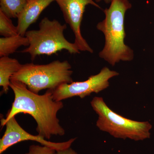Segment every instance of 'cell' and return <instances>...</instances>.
Here are the masks:
<instances>
[{
  "label": "cell",
  "instance_id": "obj_18",
  "mask_svg": "<svg viewBox=\"0 0 154 154\" xmlns=\"http://www.w3.org/2000/svg\"><path fill=\"white\" fill-rule=\"evenodd\" d=\"M27 1H28H28H30V0H27Z\"/></svg>",
  "mask_w": 154,
  "mask_h": 154
},
{
  "label": "cell",
  "instance_id": "obj_14",
  "mask_svg": "<svg viewBox=\"0 0 154 154\" xmlns=\"http://www.w3.org/2000/svg\"><path fill=\"white\" fill-rule=\"evenodd\" d=\"M55 152L54 149L45 146L31 145L28 152L25 154H53Z\"/></svg>",
  "mask_w": 154,
  "mask_h": 154
},
{
  "label": "cell",
  "instance_id": "obj_13",
  "mask_svg": "<svg viewBox=\"0 0 154 154\" xmlns=\"http://www.w3.org/2000/svg\"><path fill=\"white\" fill-rule=\"evenodd\" d=\"M18 34L17 27L14 25L11 18L0 10V35L7 37Z\"/></svg>",
  "mask_w": 154,
  "mask_h": 154
},
{
  "label": "cell",
  "instance_id": "obj_12",
  "mask_svg": "<svg viewBox=\"0 0 154 154\" xmlns=\"http://www.w3.org/2000/svg\"><path fill=\"white\" fill-rule=\"evenodd\" d=\"M27 0H0V10L10 18H18Z\"/></svg>",
  "mask_w": 154,
  "mask_h": 154
},
{
  "label": "cell",
  "instance_id": "obj_17",
  "mask_svg": "<svg viewBox=\"0 0 154 154\" xmlns=\"http://www.w3.org/2000/svg\"><path fill=\"white\" fill-rule=\"evenodd\" d=\"M104 1V0H95V2L97 3L100 2H101V1Z\"/></svg>",
  "mask_w": 154,
  "mask_h": 154
},
{
  "label": "cell",
  "instance_id": "obj_8",
  "mask_svg": "<svg viewBox=\"0 0 154 154\" xmlns=\"http://www.w3.org/2000/svg\"><path fill=\"white\" fill-rule=\"evenodd\" d=\"M5 131L0 140V154L5 151L11 146L22 141L31 140L37 142L42 145L48 147L56 151L70 147L76 138H72L63 142L55 143L46 140L39 135H33L26 131L19 125L15 116L10 119L5 125Z\"/></svg>",
  "mask_w": 154,
  "mask_h": 154
},
{
  "label": "cell",
  "instance_id": "obj_10",
  "mask_svg": "<svg viewBox=\"0 0 154 154\" xmlns=\"http://www.w3.org/2000/svg\"><path fill=\"white\" fill-rule=\"evenodd\" d=\"M22 64L15 58L8 57L0 58V86L7 94L10 88L11 77L21 68Z\"/></svg>",
  "mask_w": 154,
  "mask_h": 154
},
{
  "label": "cell",
  "instance_id": "obj_9",
  "mask_svg": "<svg viewBox=\"0 0 154 154\" xmlns=\"http://www.w3.org/2000/svg\"><path fill=\"white\" fill-rule=\"evenodd\" d=\"M55 0H30L18 17L17 26L19 35L25 36L30 25L37 21L45 9Z\"/></svg>",
  "mask_w": 154,
  "mask_h": 154
},
{
  "label": "cell",
  "instance_id": "obj_7",
  "mask_svg": "<svg viewBox=\"0 0 154 154\" xmlns=\"http://www.w3.org/2000/svg\"><path fill=\"white\" fill-rule=\"evenodd\" d=\"M66 24L75 35V44L80 51L93 53L94 50L82 35L81 25L86 6L91 5L101 9L94 0H55Z\"/></svg>",
  "mask_w": 154,
  "mask_h": 154
},
{
  "label": "cell",
  "instance_id": "obj_3",
  "mask_svg": "<svg viewBox=\"0 0 154 154\" xmlns=\"http://www.w3.org/2000/svg\"><path fill=\"white\" fill-rule=\"evenodd\" d=\"M73 72L67 60H56L42 65L31 63L22 64L11 80L22 82L30 91L38 94L42 90H54L63 84L72 82Z\"/></svg>",
  "mask_w": 154,
  "mask_h": 154
},
{
  "label": "cell",
  "instance_id": "obj_16",
  "mask_svg": "<svg viewBox=\"0 0 154 154\" xmlns=\"http://www.w3.org/2000/svg\"><path fill=\"white\" fill-rule=\"evenodd\" d=\"M112 1V0H104V2L106 4H110V3H111Z\"/></svg>",
  "mask_w": 154,
  "mask_h": 154
},
{
  "label": "cell",
  "instance_id": "obj_5",
  "mask_svg": "<svg viewBox=\"0 0 154 154\" xmlns=\"http://www.w3.org/2000/svg\"><path fill=\"white\" fill-rule=\"evenodd\" d=\"M91 105L98 115L96 125L100 130L113 137L135 141L150 137L152 126L148 122H138L125 118L110 109L102 97H95Z\"/></svg>",
  "mask_w": 154,
  "mask_h": 154
},
{
  "label": "cell",
  "instance_id": "obj_2",
  "mask_svg": "<svg viewBox=\"0 0 154 154\" xmlns=\"http://www.w3.org/2000/svg\"><path fill=\"white\" fill-rule=\"evenodd\" d=\"M110 4L109 8L104 11L105 19L97 24L96 28L105 37L99 57L114 66L120 62L131 61L134 58L133 50L125 42V18L132 5L129 0H112Z\"/></svg>",
  "mask_w": 154,
  "mask_h": 154
},
{
  "label": "cell",
  "instance_id": "obj_15",
  "mask_svg": "<svg viewBox=\"0 0 154 154\" xmlns=\"http://www.w3.org/2000/svg\"><path fill=\"white\" fill-rule=\"evenodd\" d=\"M53 154H79L75 151L73 150L71 147L65 149L60 150L56 151Z\"/></svg>",
  "mask_w": 154,
  "mask_h": 154
},
{
  "label": "cell",
  "instance_id": "obj_6",
  "mask_svg": "<svg viewBox=\"0 0 154 154\" xmlns=\"http://www.w3.org/2000/svg\"><path fill=\"white\" fill-rule=\"evenodd\" d=\"M119 75L118 72L104 67L99 73L91 76L86 81L73 82L59 86L53 90V98L54 101L60 102L75 96L83 99L93 93L98 94L109 87L110 79Z\"/></svg>",
  "mask_w": 154,
  "mask_h": 154
},
{
  "label": "cell",
  "instance_id": "obj_4",
  "mask_svg": "<svg viewBox=\"0 0 154 154\" xmlns=\"http://www.w3.org/2000/svg\"><path fill=\"white\" fill-rule=\"evenodd\" d=\"M38 27V30H28L25 33L29 45L21 51L29 54L32 61L38 56L51 55L62 50L71 54L80 53L74 42L68 41L64 35L66 24L62 25L57 20L45 17L42 19Z\"/></svg>",
  "mask_w": 154,
  "mask_h": 154
},
{
  "label": "cell",
  "instance_id": "obj_1",
  "mask_svg": "<svg viewBox=\"0 0 154 154\" xmlns=\"http://www.w3.org/2000/svg\"><path fill=\"white\" fill-rule=\"evenodd\" d=\"M10 87L14 92V100L6 118L1 119V126L17 114L24 113L30 115L36 121V131L42 137L49 140L52 135L65 134L57 116L63 104L54 100L53 90H47L43 95H38L30 91L24 83L14 80H11Z\"/></svg>",
  "mask_w": 154,
  "mask_h": 154
},
{
  "label": "cell",
  "instance_id": "obj_11",
  "mask_svg": "<svg viewBox=\"0 0 154 154\" xmlns=\"http://www.w3.org/2000/svg\"><path fill=\"white\" fill-rule=\"evenodd\" d=\"M29 41L26 36H16L0 38V57H8L17 51L22 46H29Z\"/></svg>",
  "mask_w": 154,
  "mask_h": 154
}]
</instances>
